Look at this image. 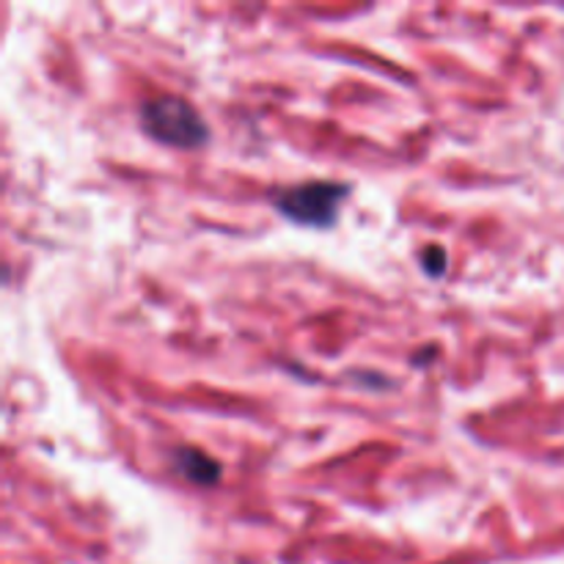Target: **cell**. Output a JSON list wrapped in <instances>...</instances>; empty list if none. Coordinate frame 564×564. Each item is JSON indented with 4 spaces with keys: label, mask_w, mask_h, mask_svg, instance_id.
<instances>
[{
    "label": "cell",
    "mask_w": 564,
    "mask_h": 564,
    "mask_svg": "<svg viewBox=\"0 0 564 564\" xmlns=\"http://www.w3.org/2000/svg\"><path fill=\"white\" fill-rule=\"evenodd\" d=\"M141 124L154 141L176 149H198L207 143L209 127L187 99L160 94L143 102Z\"/></svg>",
    "instance_id": "1"
},
{
    "label": "cell",
    "mask_w": 564,
    "mask_h": 564,
    "mask_svg": "<svg viewBox=\"0 0 564 564\" xmlns=\"http://www.w3.org/2000/svg\"><path fill=\"white\" fill-rule=\"evenodd\" d=\"M347 191L350 187L341 185V182H303V185H295L281 193L275 198V207L292 224L323 229V226H330L336 220L341 202L347 198Z\"/></svg>",
    "instance_id": "2"
},
{
    "label": "cell",
    "mask_w": 564,
    "mask_h": 564,
    "mask_svg": "<svg viewBox=\"0 0 564 564\" xmlns=\"http://www.w3.org/2000/svg\"><path fill=\"white\" fill-rule=\"evenodd\" d=\"M176 468H180V474L185 479H191L193 485H204V488H209V485L218 482L220 477V466L213 460L209 455H204V452L198 449H180L176 452Z\"/></svg>",
    "instance_id": "3"
},
{
    "label": "cell",
    "mask_w": 564,
    "mask_h": 564,
    "mask_svg": "<svg viewBox=\"0 0 564 564\" xmlns=\"http://www.w3.org/2000/svg\"><path fill=\"white\" fill-rule=\"evenodd\" d=\"M422 262H424V270H427L430 275H441L446 270V253L441 251V248H424L422 253Z\"/></svg>",
    "instance_id": "4"
}]
</instances>
